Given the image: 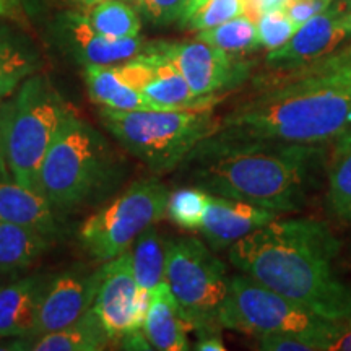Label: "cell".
Wrapping results in <instances>:
<instances>
[{"mask_svg":"<svg viewBox=\"0 0 351 351\" xmlns=\"http://www.w3.org/2000/svg\"><path fill=\"white\" fill-rule=\"evenodd\" d=\"M77 2H80L82 5H85V7H91V5H95V3L103 2V0H77Z\"/></svg>","mask_w":351,"mask_h":351,"instance_id":"cell-42","label":"cell"},{"mask_svg":"<svg viewBox=\"0 0 351 351\" xmlns=\"http://www.w3.org/2000/svg\"><path fill=\"white\" fill-rule=\"evenodd\" d=\"M346 150H351V129L346 132L345 135H341L339 140H337V152L335 153L346 152Z\"/></svg>","mask_w":351,"mask_h":351,"instance_id":"cell-38","label":"cell"},{"mask_svg":"<svg viewBox=\"0 0 351 351\" xmlns=\"http://www.w3.org/2000/svg\"><path fill=\"white\" fill-rule=\"evenodd\" d=\"M85 15L96 32L108 38H135L140 33L137 12L124 0H103L91 5Z\"/></svg>","mask_w":351,"mask_h":351,"instance_id":"cell-25","label":"cell"},{"mask_svg":"<svg viewBox=\"0 0 351 351\" xmlns=\"http://www.w3.org/2000/svg\"><path fill=\"white\" fill-rule=\"evenodd\" d=\"M83 78L90 99L99 108L114 111L156 109L140 91L122 80L114 65H85Z\"/></svg>","mask_w":351,"mask_h":351,"instance_id":"cell-20","label":"cell"},{"mask_svg":"<svg viewBox=\"0 0 351 351\" xmlns=\"http://www.w3.org/2000/svg\"><path fill=\"white\" fill-rule=\"evenodd\" d=\"M275 210L249 202L208 194L200 232L215 251L230 249L239 239L278 218Z\"/></svg>","mask_w":351,"mask_h":351,"instance_id":"cell-15","label":"cell"},{"mask_svg":"<svg viewBox=\"0 0 351 351\" xmlns=\"http://www.w3.org/2000/svg\"><path fill=\"white\" fill-rule=\"evenodd\" d=\"M165 282L199 335L218 333L230 276L204 241L191 236L166 241Z\"/></svg>","mask_w":351,"mask_h":351,"instance_id":"cell-8","label":"cell"},{"mask_svg":"<svg viewBox=\"0 0 351 351\" xmlns=\"http://www.w3.org/2000/svg\"><path fill=\"white\" fill-rule=\"evenodd\" d=\"M54 207L41 192L20 186L13 179L0 178V219L15 223L56 241L62 228L56 218Z\"/></svg>","mask_w":351,"mask_h":351,"instance_id":"cell-19","label":"cell"},{"mask_svg":"<svg viewBox=\"0 0 351 351\" xmlns=\"http://www.w3.org/2000/svg\"><path fill=\"white\" fill-rule=\"evenodd\" d=\"M5 117H7V99L0 101V178H7L8 176L5 158H3V130H5Z\"/></svg>","mask_w":351,"mask_h":351,"instance_id":"cell-35","label":"cell"},{"mask_svg":"<svg viewBox=\"0 0 351 351\" xmlns=\"http://www.w3.org/2000/svg\"><path fill=\"white\" fill-rule=\"evenodd\" d=\"M19 12V2L16 0H0V15L15 16Z\"/></svg>","mask_w":351,"mask_h":351,"instance_id":"cell-37","label":"cell"},{"mask_svg":"<svg viewBox=\"0 0 351 351\" xmlns=\"http://www.w3.org/2000/svg\"><path fill=\"white\" fill-rule=\"evenodd\" d=\"M218 322L221 327L252 337L282 333L313 337L319 340L320 351H326L327 341L341 326L337 320L311 313L245 274L230 276Z\"/></svg>","mask_w":351,"mask_h":351,"instance_id":"cell-7","label":"cell"},{"mask_svg":"<svg viewBox=\"0 0 351 351\" xmlns=\"http://www.w3.org/2000/svg\"><path fill=\"white\" fill-rule=\"evenodd\" d=\"M101 283V269L90 270L85 267H73L52 275L49 287L39 307L36 327L28 340L16 339L15 345L28 348L29 341L46 333L60 330L70 326L93 306L96 291Z\"/></svg>","mask_w":351,"mask_h":351,"instance_id":"cell-12","label":"cell"},{"mask_svg":"<svg viewBox=\"0 0 351 351\" xmlns=\"http://www.w3.org/2000/svg\"><path fill=\"white\" fill-rule=\"evenodd\" d=\"M148 295L135 280L129 251L104 262L91 311L111 341H124L143 333Z\"/></svg>","mask_w":351,"mask_h":351,"instance_id":"cell-10","label":"cell"},{"mask_svg":"<svg viewBox=\"0 0 351 351\" xmlns=\"http://www.w3.org/2000/svg\"><path fill=\"white\" fill-rule=\"evenodd\" d=\"M119 160L103 134L75 112L65 117L39 171V192L56 210L95 204L119 179Z\"/></svg>","mask_w":351,"mask_h":351,"instance_id":"cell-4","label":"cell"},{"mask_svg":"<svg viewBox=\"0 0 351 351\" xmlns=\"http://www.w3.org/2000/svg\"><path fill=\"white\" fill-rule=\"evenodd\" d=\"M51 245L52 241L39 232L0 219V275L28 269Z\"/></svg>","mask_w":351,"mask_h":351,"instance_id":"cell-22","label":"cell"},{"mask_svg":"<svg viewBox=\"0 0 351 351\" xmlns=\"http://www.w3.org/2000/svg\"><path fill=\"white\" fill-rule=\"evenodd\" d=\"M287 80L324 83L351 90V44L293 72Z\"/></svg>","mask_w":351,"mask_h":351,"instance_id":"cell-27","label":"cell"},{"mask_svg":"<svg viewBox=\"0 0 351 351\" xmlns=\"http://www.w3.org/2000/svg\"><path fill=\"white\" fill-rule=\"evenodd\" d=\"M65 46L83 65H117L143 51V43L135 38H108L90 25L83 13H65L62 19Z\"/></svg>","mask_w":351,"mask_h":351,"instance_id":"cell-16","label":"cell"},{"mask_svg":"<svg viewBox=\"0 0 351 351\" xmlns=\"http://www.w3.org/2000/svg\"><path fill=\"white\" fill-rule=\"evenodd\" d=\"M134 275L142 291L150 293L165 282L166 241L161 239L155 225L147 228L129 249Z\"/></svg>","mask_w":351,"mask_h":351,"instance_id":"cell-23","label":"cell"},{"mask_svg":"<svg viewBox=\"0 0 351 351\" xmlns=\"http://www.w3.org/2000/svg\"><path fill=\"white\" fill-rule=\"evenodd\" d=\"M169 191L156 179L130 184L111 204L88 217L78 239L88 256L108 262L127 252L142 232L166 217Z\"/></svg>","mask_w":351,"mask_h":351,"instance_id":"cell-9","label":"cell"},{"mask_svg":"<svg viewBox=\"0 0 351 351\" xmlns=\"http://www.w3.org/2000/svg\"><path fill=\"white\" fill-rule=\"evenodd\" d=\"M328 178V202L337 217L351 223V150L335 153Z\"/></svg>","mask_w":351,"mask_h":351,"instance_id":"cell-29","label":"cell"},{"mask_svg":"<svg viewBox=\"0 0 351 351\" xmlns=\"http://www.w3.org/2000/svg\"><path fill=\"white\" fill-rule=\"evenodd\" d=\"M332 3L337 8H339L341 13H350L351 12V0H332Z\"/></svg>","mask_w":351,"mask_h":351,"instance_id":"cell-39","label":"cell"},{"mask_svg":"<svg viewBox=\"0 0 351 351\" xmlns=\"http://www.w3.org/2000/svg\"><path fill=\"white\" fill-rule=\"evenodd\" d=\"M350 129V88L285 80L231 111L217 132L238 138L319 145L339 140Z\"/></svg>","mask_w":351,"mask_h":351,"instance_id":"cell-3","label":"cell"},{"mask_svg":"<svg viewBox=\"0 0 351 351\" xmlns=\"http://www.w3.org/2000/svg\"><path fill=\"white\" fill-rule=\"evenodd\" d=\"M0 350H8V346H2V345H0Z\"/></svg>","mask_w":351,"mask_h":351,"instance_id":"cell-43","label":"cell"},{"mask_svg":"<svg viewBox=\"0 0 351 351\" xmlns=\"http://www.w3.org/2000/svg\"><path fill=\"white\" fill-rule=\"evenodd\" d=\"M72 111L44 75H32L7 98L3 158L8 176L39 192V171L57 130Z\"/></svg>","mask_w":351,"mask_h":351,"instance_id":"cell-6","label":"cell"},{"mask_svg":"<svg viewBox=\"0 0 351 351\" xmlns=\"http://www.w3.org/2000/svg\"><path fill=\"white\" fill-rule=\"evenodd\" d=\"M38 57L28 47L0 33V101L10 98L16 88L38 70Z\"/></svg>","mask_w":351,"mask_h":351,"instance_id":"cell-24","label":"cell"},{"mask_svg":"<svg viewBox=\"0 0 351 351\" xmlns=\"http://www.w3.org/2000/svg\"><path fill=\"white\" fill-rule=\"evenodd\" d=\"M194 328L176 301L168 287L161 282L148 295V307L143 320V335L152 348L160 351L189 350L187 335Z\"/></svg>","mask_w":351,"mask_h":351,"instance_id":"cell-18","label":"cell"},{"mask_svg":"<svg viewBox=\"0 0 351 351\" xmlns=\"http://www.w3.org/2000/svg\"><path fill=\"white\" fill-rule=\"evenodd\" d=\"M317 145L238 138L218 132L184 161L187 179L208 194L249 202L275 212L304 205Z\"/></svg>","mask_w":351,"mask_h":351,"instance_id":"cell-2","label":"cell"},{"mask_svg":"<svg viewBox=\"0 0 351 351\" xmlns=\"http://www.w3.org/2000/svg\"><path fill=\"white\" fill-rule=\"evenodd\" d=\"M341 25H343V28L346 29V33L351 34V12L350 13H345V15L341 16Z\"/></svg>","mask_w":351,"mask_h":351,"instance_id":"cell-41","label":"cell"},{"mask_svg":"<svg viewBox=\"0 0 351 351\" xmlns=\"http://www.w3.org/2000/svg\"><path fill=\"white\" fill-rule=\"evenodd\" d=\"M207 200L208 192L197 186L178 189L169 192L166 215L184 230H200Z\"/></svg>","mask_w":351,"mask_h":351,"instance_id":"cell-28","label":"cell"},{"mask_svg":"<svg viewBox=\"0 0 351 351\" xmlns=\"http://www.w3.org/2000/svg\"><path fill=\"white\" fill-rule=\"evenodd\" d=\"M99 116L109 134L153 174L169 173L181 166L219 125L213 106L147 111L99 108Z\"/></svg>","mask_w":351,"mask_h":351,"instance_id":"cell-5","label":"cell"},{"mask_svg":"<svg viewBox=\"0 0 351 351\" xmlns=\"http://www.w3.org/2000/svg\"><path fill=\"white\" fill-rule=\"evenodd\" d=\"M127 85L140 91L156 109H195L215 106L218 96H195L173 60L158 47L145 46L132 59L114 65Z\"/></svg>","mask_w":351,"mask_h":351,"instance_id":"cell-11","label":"cell"},{"mask_svg":"<svg viewBox=\"0 0 351 351\" xmlns=\"http://www.w3.org/2000/svg\"><path fill=\"white\" fill-rule=\"evenodd\" d=\"M340 241L322 221L280 219L234 243L228 258L241 274L337 322L351 320V287L335 271Z\"/></svg>","mask_w":351,"mask_h":351,"instance_id":"cell-1","label":"cell"},{"mask_svg":"<svg viewBox=\"0 0 351 351\" xmlns=\"http://www.w3.org/2000/svg\"><path fill=\"white\" fill-rule=\"evenodd\" d=\"M197 39L212 44V46L225 52H230V54L249 52L261 46L258 44L256 21L249 19L245 13L215 26V28L199 32Z\"/></svg>","mask_w":351,"mask_h":351,"instance_id":"cell-26","label":"cell"},{"mask_svg":"<svg viewBox=\"0 0 351 351\" xmlns=\"http://www.w3.org/2000/svg\"><path fill=\"white\" fill-rule=\"evenodd\" d=\"M49 282L47 275H29L0 287V339L32 337Z\"/></svg>","mask_w":351,"mask_h":351,"instance_id":"cell-17","label":"cell"},{"mask_svg":"<svg viewBox=\"0 0 351 351\" xmlns=\"http://www.w3.org/2000/svg\"><path fill=\"white\" fill-rule=\"evenodd\" d=\"M341 13L333 3L300 26L288 43L269 51L267 62L274 67L300 69L322 59L340 46L350 34L341 25Z\"/></svg>","mask_w":351,"mask_h":351,"instance_id":"cell-14","label":"cell"},{"mask_svg":"<svg viewBox=\"0 0 351 351\" xmlns=\"http://www.w3.org/2000/svg\"><path fill=\"white\" fill-rule=\"evenodd\" d=\"M326 351H351V320L341 322L339 332L327 341Z\"/></svg>","mask_w":351,"mask_h":351,"instance_id":"cell-34","label":"cell"},{"mask_svg":"<svg viewBox=\"0 0 351 351\" xmlns=\"http://www.w3.org/2000/svg\"><path fill=\"white\" fill-rule=\"evenodd\" d=\"M332 0H283L282 10L295 21L296 25L306 23L313 16L330 5Z\"/></svg>","mask_w":351,"mask_h":351,"instance_id":"cell-33","label":"cell"},{"mask_svg":"<svg viewBox=\"0 0 351 351\" xmlns=\"http://www.w3.org/2000/svg\"><path fill=\"white\" fill-rule=\"evenodd\" d=\"M158 47L173 60L192 93L200 98L217 96L218 91L238 85L247 75V65L234 60L230 52L200 39L174 44L158 43Z\"/></svg>","mask_w":351,"mask_h":351,"instance_id":"cell-13","label":"cell"},{"mask_svg":"<svg viewBox=\"0 0 351 351\" xmlns=\"http://www.w3.org/2000/svg\"><path fill=\"white\" fill-rule=\"evenodd\" d=\"M111 339L104 330L93 311L60 330L46 333L29 341L28 348L34 351H101L106 350Z\"/></svg>","mask_w":351,"mask_h":351,"instance_id":"cell-21","label":"cell"},{"mask_svg":"<svg viewBox=\"0 0 351 351\" xmlns=\"http://www.w3.org/2000/svg\"><path fill=\"white\" fill-rule=\"evenodd\" d=\"M138 8L156 25H168L184 19L187 0H137Z\"/></svg>","mask_w":351,"mask_h":351,"instance_id":"cell-32","label":"cell"},{"mask_svg":"<svg viewBox=\"0 0 351 351\" xmlns=\"http://www.w3.org/2000/svg\"><path fill=\"white\" fill-rule=\"evenodd\" d=\"M194 348L199 351H225V345L218 333H207V335H200Z\"/></svg>","mask_w":351,"mask_h":351,"instance_id":"cell-36","label":"cell"},{"mask_svg":"<svg viewBox=\"0 0 351 351\" xmlns=\"http://www.w3.org/2000/svg\"><path fill=\"white\" fill-rule=\"evenodd\" d=\"M256 26L258 44L269 51L282 47L300 29V25L289 19L282 8L263 12L256 21Z\"/></svg>","mask_w":351,"mask_h":351,"instance_id":"cell-31","label":"cell"},{"mask_svg":"<svg viewBox=\"0 0 351 351\" xmlns=\"http://www.w3.org/2000/svg\"><path fill=\"white\" fill-rule=\"evenodd\" d=\"M202 2H204V0H187V3H186V13H184V19H182V20H186L187 16L191 15V13L194 12L195 8L199 7Z\"/></svg>","mask_w":351,"mask_h":351,"instance_id":"cell-40","label":"cell"},{"mask_svg":"<svg viewBox=\"0 0 351 351\" xmlns=\"http://www.w3.org/2000/svg\"><path fill=\"white\" fill-rule=\"evenodd\" d=\"M239 15H244V0H204L184 21L189 28L204 32Z\"/></svg>","mask_w":351,"mask_h":351,"instance_id":"cell-30","label":"cell"}]
</instances>
